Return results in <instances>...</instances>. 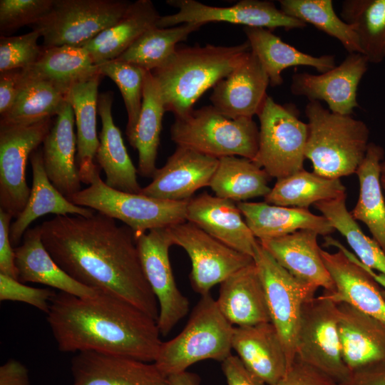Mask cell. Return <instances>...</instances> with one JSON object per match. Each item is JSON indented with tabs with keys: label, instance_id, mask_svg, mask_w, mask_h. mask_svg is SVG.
Masks as SVG:
<instances>
[{
	"label": "cell",
	"instance_id": "1",
	"mask_svg": "<svg viewBox=\"0 0 385 385\" xmlns=\"http://www.w3.org/2000/svg\"><path fill=\"white\" fill-rule=\"evenodd\" d=\"M40 227L45 247L71 277L124 299L158 320V303L129 227L98 212L89 217L56 215Z\"/></svg>",
	"mask_w": 385,
	"mask_h": 385
},
{
	"label": "cell",
	"instance_id": "2",
	"mask_svg": "<svg viewBox=\"0 0 385 385\" xmlns=\"http://www.w3.org/2000/svg\"><path fill=\"white\" fill-rule=\"evenodd\" d=\"M46 319L59 351H96L154 362L162 341L157 321L119 297L56 292Z\"/></svg>",
	"mask_w": 385,
	"mask_h": 385
},
{
	"label": "cell",
	"instance_id": "3",
	"mask_svg": "<svg viewBox=\"0 0 385 385\" xmlns=\"http://www.w3.org/2000/svg\"><path fill=\"white\" fill-rule=\"evenodd\" d=\"M251 51L248 41L233 46L207 44L177 48L151 71L166 111L181 118L209 88L227 77Z\"/></svg>",
	"mask_w": 385,
	"mask_h": 385
},
{
	"label": "cell",
	"instance_id": "4",
	"mask_svg": "<svg viewBox=\"0 0 385 385\" xmlns=\"http://www.w3.org/2000/svg\"><path fill=\"white\" fill-rule=\"evenodd\" d=\"M308 119L305 158L315 173L340 179L356 173L369 143L366 124L324 108L319 101H309L304 110Z\"/></svg>",
	"mask_w": 385,
	"mask_h": 385
},
{
	"label": "cell",
	"instance_id": "5",
	"mask_svg": "<svg viewBox=\"0 0 385 385\" xmlns=\"http://www.w3.org/2000/svg\"><path fill=\"white\" fill-rule=\"evenodd\" d=\"M233 328L210 293L202 295L183 330L162 342L153 363L168 377L200 361H223L232 354Z\"/></svg>",
	"mask_w": 385,
	"mask_h": 385
},
{
	"label": "cell",
	"instance_id": "6",
	"mask_svg": "<svg viewBox=\"0 0 385 385\" xmlns=\"http://www.w3.org/2000/svg\"><path fill=\"white\" fill-rule=\"evenodd\" d=\"M260 130L252 118H229L212 106L193 109L175 118L170 127L177 144L215 158L239 156L254 160L259 147Z\"/></svg>",
	"mask_w": 385,
	"mask_h": 385
},
{
	"label": "cell",
	"instance_id": "7",
	"mask_svg": "<svg viewBox=\"0 0 385 385\" xmlns=\"http://www.w3.org/2000/svg\"><path fill=\"white\" fill-rule=\"evenodd\" d=\"M100 170L98 168L92 173L86 183L88 188L68 200L123 222L133 230L135 237L187 220L188 200H160L115 190L101 179Z\"/></svg>",
	"mask_w": 385,
	"mask_h": 385
},
{
	"label": "cell",
	"instance_id": "8",
	"mask_svg": "<svg viewBox=\"0 0 385 385\" xmlns=\"http://www.w3.org/2000/svg\"><path fill=\"white\" fill-rule=\"evenodd\" d=\"M257 116L259 147L253 162L277 180L303 170L308 127L296 108L267 96Z\"/></svg>",
	"mask_w": 385,
	"mask_h": 385
},
{
	"label": "cell",
	"instance_id": "9",
	"mask_svg": "<svg viewBox=\"0 0 385 385\" xmlns=\"http://www.w3.org/2000/svg\"><path fill=\"white\" fill-rule=\"evenodd\" d=\"M295 358L326 374L338 385L350 384L352 373L342 357L337 304L324 293L303 304Z\"/></svg>",
	"mask_w": 385,
	"mask_h": 385
},
{
	"label": "cell",
	"instance_id": "10",
	"mask_svg": "<svg viewBox=\"0 0 385 385\" xmlns=\"http://www.w3.org/2000/svg\"><path fill=\"white\" fill-rule=\"evenodd\" d=\"M130 4L122 0H53L50 11L31 27L43 37L45 48L81 46L118 21Z\"/></svg>",
	"mask_w": 385,
	"mask_h": 385
},
{
	"label": "cell",
	"instance_id": "11",
	"mask_svg": "<svg viewBox=\"0 0 385 385\" xmlns=\"http://www.w3.org/2000/svg\"><path fill=\"white\" fill-rule=\"evenodd\" d=\"M261 278L270 322L283 344L289 368L296 357V341L304 302L315 297L317 289L292 276L258 241L253 255Z\"/></svg>",
	"mask_w": 385,
	"mask_h": 385
},
{
	"label": "cell",
	"instance_id": "12",
	"mask_svg": "<svg viewBox=\"0 0 385 385\" xmlns=\"http://www.w3.org/2000/svg\"><path fill=\"white\" fill-rule=\"evenodd\" d=\"M173 243L189 256L191 286L201 296L235 272L253 262L240 252L211 236L195 225L185 221L168 227Z\"/></svg>",
	"mask_w": 385,
	"mask_h": 385
},
{
	"label": "cell",
	"instance_id": "13",
	"mask_svg": "<svg viewBox=\"0 0 385 385\" xmlns=\"http://www.w3.org/2000/svg\"><path fill=\"white\" fill-rule=\"evenodd\" d=\"M51 118L25 125H0V209L16 218L28 202L27 160L43 143Z\"/></svg>",
	"mask_w": 385,
	"mask_h": 385
},
{
	"label": "cell",
	"instance_id": "14",
	"mask_svg": "<svg viewBox=\"0 0 385 385\" xmlns=\"http://www.w3.org/2000/svg\"><path fill=\"white\" fill-rule=\"evenodd\" d=\"M135 237L145 276L158 303V327L165 337L189 311L188 299L178 288L170 265L173 243L168 227Z\"/></svg>",
	"mask_w": 385,
	"mask_h": 385
},
{
	"label": "cell",
	"instance_id": "15",
	"mask_svg": "<svg viewBox=\"0 0 385 385\" xmlns=\"http://www.w3.org/2000/svg\"><path fill=\"white\" fill-rule=\"evenodd\" d=\"M167 3L178 9L173 14L160 16L156 27L169 28L185 23L205 24L208 22H228L245 27L264 28L272 31L307 26L303 21L285 14L270 1L242 0L229 7L205 5L195 0H169Z\"/></svg>",
	"mask_w": 385,
	"mask_h": 385
},
{
	"label": "cell",
	"instance_id": "16",
	"mask_svg": "<svg viewBox=\"0 0 385 385\" xmlns=\"http://www.w3.org/2000/svg\"><path fill=\"white\" fill-rule=\"evenodd\" d=\"M368 63L362 53H349L339 66L319 75L295 73L290 91L309 101H325L333 113L351 115L359 107L357 90Z\"/></svg>",
	"mask_w": 385,
	"mask_h": 385
},
{
	"label": "cell",
	"instance_id": "17",
	"mask_svg": "<svg viewBox=\"0 0 385 385\" xmlns=\"http://www.w3.org/2000/svg\"><path fill=\"white\" fill-rule=\"evenodd\" d=\"M218 161L217 158L177 146L140 193L160 200L188 201L197 190L209 187Z\"/></svg>",
	"mask_w": 385,
	"mask_h": 385
},
{
	"label": "cell",
	"instance_id": "18",
	"mask_svg": "<svg viewBox=\"0 0 385 385\" xmlns=\"http://www.w3.org/2000/svg\"><path fill=\"white\" fill-rule=\"evenodd\" d=\"M71 370L73 385H170L153 362L96 351L76 353Z\"/></svg>",
	"mask_w": 385,
	"mask_h": 385
},
{
	"label": "cell",
	"instance_id": "19",
	"mask_svg": "<svg viewBox=\"0 0 385 385\" xmlns=\"http://www.w3.org/2000/svg\"><path fill=\"white\" fill-rule=\"evenodd\" d=\"M269 84L267 73L250 51L227 77L213 87L210 99L212 106L229 118H252L262 109Z\"/></svg>",
	"mask_w": 385,
	"mask_h": 385
},
{
	"label": "cell",
	"instance_id": "20",
	"mask_svg": "<svg viewBox=\"0 0 385 385\" xmlns=\"http://www.w3.org/2000/svg\"><path fill=\"white\" fill-rule=\"evenodd\" d=\"M234 201L203 192L188 201L187 221L231 248L253 257L258 240Z\"/></svg>",
	"mask_w": 385,
	"mask_h": 385
},
{
	"label": "cell",
	"instance_id": "21",
	"mask_svg": "<svg viewBox=\"0 0 385 385\" xmlns=\"http://www.w3.org/2000/svg\"><path fill=\"white\" fill-rule=\"evenodd\" d=\"M318 235L314 231L301 230L258 241L295 278L317 289L334 292L335 285L322 257Z\"/></svg>",
	"mask_w": 385,
	"mask_h": 385
},
{
	"label": "cell",
	"instance_id": "22",
	"mask_svg": "<svg viewBox=\"0 0 385 385\" xmlns=\"http://www.w3.org/2000/svg\"><path fill=\"white\" fill-rule=\"evenodd\" d=\"M321 255L335 285L334 292L324 294L336 304L347 303L385 324V297L371 275L340 250H321Z\"/></svg>",
	"mask_w": 385,
	"mask_h": 385
},
{
	"label": "cell",
	"instance_id": "23",
	"mask_svg": "<svg viewBox=\"0 0 385 385\" xmlns=\"http://www.w3.org/2000/svg\"><path fill=\"white\" fill-rule=\"evenodd\" d=\"M337 307L342 357L351 372L385 361V324L347 303Z\"/></svg>",
	"mask_w": 385,
	"mask_h": 385
},
{
	"label": "cell",
	"instance_id": "24",
	"mask_svg": "<svg viewBox=\"0 0 385 385\" xmlns=\"http://www.w3.org/2000/svg\"><path fill=\"white\" fill-rule=\"evenodd\" d=\"M232 348L244 365L267 385L279 381L289 369L283 344L271 322L234 327Z\"/></svg>",
	"mask_w": 385,
	"mask_h": 385
},
{
	"label": "cell",
	"instance_id": "25",
	"mask_svg": "<svg viewBox=\"0 0 385 385\" xmlns=\"http://www.w3.org/2000/svg\"><path fill=\"white\" fill-rule=\"evenodd\" d=\"M74 118L73 108L67 99L56 115L42 148L46 175L53 185L67 199L81 190L75 158L77 143L73 130Z\"/></svg>",
	"mask_w": 385,
	"mask_h": 385
},
{
	"label": "cell",
	"instance_id": "26",
	"mask_svg": "<svg viewBox=\"0 0 385 385\" xmlns=\"http://www.w3.org/2000/svg\"><path fill=\"white\" fill-rule=\"evenodd\" d=\"M22 243L14 248L18 279L38 283L79 297H91L98 290L86 286L67 274L45 247L40 225L28 229Z\"/></svg>",
	"mask_w": 385,
	"mask_h": 385
},
{
	"label": "cell",
	"instance_id": "27",
	"mask_svg": "<svg viewBox=\"0 0 385 385\" xmlns=\"http://www.w3.org/2000/svg\"><path fill=\"white\" fill-rule=\"evenodd\" d=\"M216 302L234 327L270 322L263 284L254 260L220 283Z\"/></svg>",
	"mask_w": 385,
	"mask_h": 385
},
{
	"label": "cell",
	"instance_id": "28",
	"mask_svg": "<svg viewBox=\"0 0 385 385\" xmlns=\"http://www.w3.org/2000/svg\"><path fill=\"white\" fill-rule=\"evenodd\" d=\"M113 92L101 93L98 98V113L102 129L96 154L98 165L106 175V184L111 188L130 193H140L142 188L125 146L120 129L112 116Z\"/></svg>",
	"mask_w": 385,
	"mask_h": 385
},
{
	"label": "cell",
	"instance_id": "29",
	"mask_svg": "<svg viewBox=\"0 0 385 385\" xmlns=\"http://www.w3.org/2000/svg\"><path fill=\"white\" fill-rule=\"evenodd\" d=\"M237 205L255 237L259 240L275 238L301 230L328 236L334 229L323 215L308 209L285 207L266 202H240Z\"/></svg>",
	"mask_w": 385,
	"mask_h": 385
},
{
	"label": "cell",
	"instance_id": "30",
	"mask_svg": "<svg viewBox=\"0 0 385 385\" xmlns=\"http://www.w3.org/2000/svg\"><path fill=\"white\" fill-rule=\"evenodd\" d=\"M30 161L33 174L30 195L26 207L10 227V239L14 245L21 242L29 225L45 215L89 217L95 213L92 209L73 204L53 185L45 171L42 151L35 150Z\"/></svg>",
	"mask_w": 385,
	"mask_h": 385
},
{
	"label": "cell",
	"instance_id": "31",
	"mask_svg": "<svg viewBox=\"0 0 385 385\" xmlns=\"http://www.w3.org/2000/svg\"><path fill=\"white\" fill-rule=\"evenodd\" d=\"M160 16L150 0L131 2L115 24L81 45L96 65L115 60L143 33L156 26Z\"/></svg>",
	"mask_w": 385,
	"mask_h": 385
},
{
	"label": "cell",
	"instance_id": "32",
	"mask_svg": "<svg viewBox=\"0 0 385 385\" xmlns=\"http://www.w3.org/2000/svg\"><path fill=\"white\" fill-rule=\"evenodd\" d=\"M243 31L251 51L259 59L273 87L282 83V72L289 67L309 66L322 73L336 66L334 55L314 56L303 53L269 29L244 26Z\"/></svg>",
	"mask_w": 385,
	"mask_h": 385
},
{
	"label": "cell",
	"instance_id": "33",
	"mask_svg": "<svg viewBox=\"0 0 385 385\" xmlns=\"http://www.w3.org/2000/svg\"><path fill=\"white\" fill-rule=\"evenodd\" d=\"M103 76L98 73L74 84L67 99L76 118L77 127L76 164L81 182L87 183L99 166L94 163L99 138L96 132L98 86Z\"/></svg>",
	"mask_w": 385,
	"mask_h": 385
},
{
	"label": "cell",
	"instance_id": "34",
	"mask_svg": "<svg viewBox=\"0 0 385 385\" xmlns=\"http://www.w3.org/2000/svg\"><path fill=\"white\" fill-rule=\"evenodd\" d=\"M384 157V148L369 143L365 157L355 173L359 179V195L350 213L356 220L365 224L385 253V198L381 183Z\"/></svg>",
	"mask_w": 385,
	"mask_h": 385
},
{
	"label": "cell",
	"instance_id": "35",
	"mask_svg": "<svg viewBox=\"0 0 385 385\" xmlns=\"http://www.w3.org/2000/svg\"><path fill=\"white\" fill-rule=\"evenodd\" d=\"M22 73L26 78L48 81L68 93L74 84L99 71L83 47L63 45L43 48L39 58Z\"/></svg>",
	"mask_w": 385,
	"mask_h": 385
},
{
	"label": "cell",
	"instance_id": "36",
	"mask_svg": "<svg viewBox=\"0 0 385 385\" xmlns=\"http://www.w3.org/2000/svg\"><path fill=\"white\" fill-rule=\"evenodd\" d=\"M165 106L151 73L148 71L143 89L142 108L133 132L127 136L130 145L138 151V173L153 178L155 165Z\"/></svg>",
	"mask_w": 385,
	"mask_h": 385
},
{
	"label": "cell",
	"instance_id": "37",
	"mask_svg": "<svg viewBox=\"0 0 385 385\" xmlns=\"http://www.w3.org/2000/svg\"><path fill=\"white\" fill-rule=\"evenodd\" d=\"M271 177L252 160L239 156L219 158L209 187L219 197L234 202L265 197Z\"/></svg>",
	"mask_w": 385,
	"mask_h": 385
},
{
	"label": "cell",
	"instance_id": "38",
	"mask_svg": "<svg viewBox=\"0 0 385 385\" xmlns=\"http://www.w3.org/2000/svg\"><path fill=\"white\" fill-rule=\"evenodd\" d=\"M346 194L340 179L322 176L301 170L277 180L265 202L274 205L308 209L319 202L336 199Z\"/></svg>",
	"mask_w": 385,
	"mask_h": 385
},
{
	"label": "cell",
	"instance_id": "39",
	"mask_svg": "<svg viewBox=\"0 0 385 385\" xmlns=\"http://www.w3.org/2000/svg\"><path fill=\"white\" fill-rule=\"evenodd\" d=\"M341 19L356 34L362 54L369 63H379L385 58V0H345Z\"/></svg>",
	"mask_w": 385,
	"mask_h": 385
},
{
	"label": "cell",
	"instance_id": "40",
	"mask_svg": "<svg viewBox=\"0 0 385 385\" xmlns=\"http://www.w3.org/2000/svg\"><path fill=\"white\" fill-rule=\"evenodd\" d=\"M67 96L68 93L48 81L23 76L16 99L10 111L1 117L0 125H30L56 116Z\"/></svg>",
	"mask_w": 385,
	"mask_h": 385
},
{
	"label": "cell",
	"instance_id": "41",
	"mask_svg": "<svg viewBox=\"0 0 385 385\" xmlns=\"http://www.w3.org/2000/svg\"><path fill=\"white\" fill-rule=\"evenodd\" d=\"M202 26V24L185 23L164 29L153 27L143 33L116 60L152 71L174 53L179 42L186 40Z\"/></svg>",
	"mask_w": 385,
	"mask_h": 385
},
{
	"label": "cell",
	"instance_id": "42",
	"mask_svg": "<svg viewBox=\"0 0 385 385\" xmlns=\"http://www.w3.org/2000/svg\"><path fill=\"white\" fill-rule=\"evenodd\" d=\"M346 194L314 205L344 237L353 253L364 265L385 275V253L373 238L366 236L346 206Z\"/></svg>",
	"mask_w": 385,
	"mask_h": 385
},
{
	"label": "cell",
	"instance_id": "43",
	"mask_svg": "<svg viewBox=\"0 0 385 385\" xmlns=\"http://www.w3.org/2000/svg\"><path fill=\"white\" fill-rule=\"evenodd\" d=\"M279 3L285 14L337 38L349 53H362L356 34L335 13L332 0H279Z\"/></svg>",
	"mask_w": 385,
	"mask_h": 385
},
{
	"label": "cell",
	"instance_id": "44",
	"mask_svg": "<svg viewBox=\"0 0 385 385\" xmlns=\"http://www.w3.org/2000/svg\"><path fill=\"white\" fill-rule=\"evenodd\" d=\"M97 66L99 73L113 80L120 91L128 115L125 133L128 136L134 130L141 111L148 71L116 59Z\"/></svg>",
	"mask_w": 385,
	"mask_h": 385
},
{
	"label": "cell",
	"instance_id": "45",
	"mask_svg": "<svg viewBox=\"0 0 385 385\" xmlns=\"http://www.w3.org/2000/svg\"><path fill=\"white\" fill-rule=\"evenodd\" d=\"M41 34L34 30L19 36H1L0 73L23 70L33 65L43 48L38 44Z\"/></svg>",
	"mask_w": 385,
	"mask_h": 385
},
{
	"label": "cell",
	"instance_id": "46",
	"mask_svg": "<svg viewBox=\"0 0 385 385\" xmlns=\"http://www.w3.org/2000/svg\"><path fill=\"white\" fill-rule=\"evenodd\" d=\"M53 4V0H1V36L37 23L50 11Z\"/></svg>",
	"mask_w": 385,
	"mask_h": 385
},
{
	"label": "cell",
	"instance_id": "47",
	"mask_svg": "<svg viewBox=\"0 0 385 385\" xmlns=\"http://www.w3.org/2000/svg\"><path fill=\"white\" fill-rule=\"evenodd\" d=\"M56 292L46 288L28 286L11 277L0 273V300L19 302L34 306L47 314Z\"/></svg>",
	"mask_w": 385,
	"mask_h": 385
},
{
	"label": "cell",
	"instance_id": "48",
	"mask_svg": "<svg viewBox=\"0 0 385 385\" xmlns=\"http://www.w3.org/2000/svg\"><path fill=\"white\" fill-rule=\"evenodd\" d=\"M272 385H338L326 374L295 358L286 374Z\"/></svg>",
	"mask_w": 385,
	"mask_h": 385
},
{
	"label": "cell",
	"instance_id": "49",
	"mask_svg": "<svg viewBox=\"0 0 385 385\" xmlns=\"http://www.w3.org/2000/svg\"><path fill=\"white\" fill-rule=\"evenodd\" d=\"M11 215L0 209V273L18 279L15 252L10 239Z\"/></svg>",
	"mask_w": 385,
	"mask_h": 385
},
{
	"label": "cell",
	"instance_id": "50",
	"mask_svg": "<svg viewBox=\"0 0 385 385\" xmlns=\"http://www.w3.org/2000/svg\"><path fill=\"white\" fill-rule=\"evenodd\" d=\"M221 368L227 385H267L252 373L237 356H229L222 361Z\"/></svg>",
	"mask_w": 385,
	"mask_h": 385
},
{
	"label": "cell",
	"instance_id": "51",
	"mask_svg": "<svg viewBox=\"0 0 385 385\" xmlns=\"http://www.w3.org/2000/svg\"><path fill=\"white\" fill-rule=\"evenodd\" d=\"M23 81L22 70L0 73V115H6L11 109Z\"/></svg>",
	"mask_w": 385,
	"mask_h": 385
},
{
	"label": "cell",
	"instance_id": "52",
	"mask_svg": "<svg viewBox=\"0 0 385 385\" xmlns=\"http://www.w3.org/2000/svg\"><path fill=\"white\" fill-rule=\"evenodd\" d=\"M349 385H385V361L353 371Z\"/></svg>",
	"mask_w": 385,
	"mask_h": 385
},
{
	"label": "cell",
	"instance_id": "53",
	"mask_svg": "<svg viewBox=\"0 0 385 385\" xmlns=\"http://www.w3.org/2000/svg\"><path fill=\"white\" fill-rule=\"evenodd\" d=\"M0 385H30L28 369L17 360H8L0 366Z\"/></svg>",
	"mask_w": 385,
	"mask_h": 385
},
{
	"label": "cell",
	"instance_id": "54",
	"mask_svg": "<svg viewBox=\"0 0 385 385\" xmlns=\"http://www.w3.org/2000/svg\"><path fill=\"white\" fill-rule=\"evenodd\" d=\"M338 250L342 251L346 257H348L351 261L356 263L358 265L364 269L371 277L385 289V275L382 273H376L372 269L368 267L361 263L356 255L349 251L346 247H344L342 243H337L336 245Z\"/></svg>",
	"mask_w": 385,
	"mask_h": 385
},
{
	"label": "cell",
	"instance_id": "55",
	"mask_svg": "<svg viewBox=\"0 0 385 385\" xmlns=\"http://www.w3.org/2000/svg\"><path fill=\"white\" fill-rule=\"evenodd\" d=\"M170 385H200L198 375L188 371L168 376Z\"/></svg>",
	"mask_w": 385,
	"mask_h": 385
},
{
	"label": "cell",
	"instance_id": "56",
	"mask_svg": "<svg viewBox=\"0 0 385 385\" xmlns=\"http://www.w3.org/2000/svg\"><path fill=\"white\" fill-rule=\"evenodd\" d=\"M381 186H382V188H383V191H384V195H385V176H384V175H381Z\"/></svg>",
	"mask_w": 385,
	"mask_h": 385
},
{
	"label": "cell",
	"instance_id": "57",
	"mask_svg": "<svg viewBox=\"0 0 385 385\" xmlns=\"http://www.w3.org/2000/svg\"><path fill=\"white\" fill-rule=\"evenodd\" d=\"M381 175L385 176V160H383L381 165Z\"/></svg>",
	"mask_w": 385,
	"mask_h": 385
}]
</instances>
